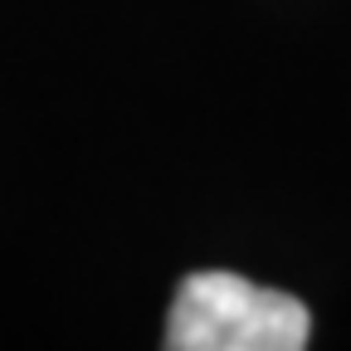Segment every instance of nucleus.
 <instances>
[{"label": "nucleus", "mask_w": 351, "mask_h": 351, "mask_svg": "<svg viewBox=\"0 0 351 351\" xmlns=\"http://www.w3.org/2000/svg\"><path fill=\"white\" fill-rule=\"evenodd\" d=\"M161 341L171 351H302L313 313L283 288L210 269L181 278Z\"/></svg>", "instance_id": "nucleus-1"}]
</instances>
